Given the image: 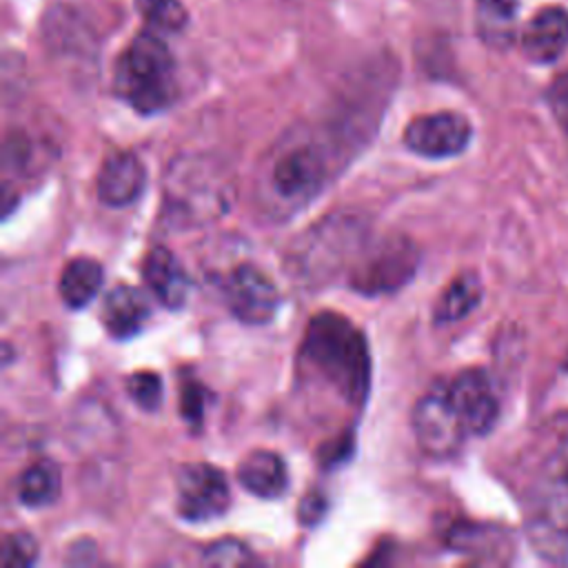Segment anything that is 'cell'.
Returning <instances> with one entry per match:
<instances>
[{"mask_svg": "<svg viewBox=\"0 0 568 568\" xmlns=\"http://www.w3.org/2000/svg\"><path fill=\"white\" fill-rule=\"evenodd\" d=\"M237 481L260 499H275L288 486L284 459L268 448H255L237 464Z\"/></svg>", "mask_w": 568, "mask_h": 568, "instance_id": "e0dca14e", "label": "cell"}, {"mask_svg": "<svg viewBox=\"0 0 568 568\" xmlns=\"http://www.w3.org/2000/svg\"><path fill=\"white\" fill-rule=\"evenodd\" d=\"M473 138V126L457 111H435L413 118L404 129V144L419 158L444 160L459 155Z\"/></svg>", "mask_w": 568, "mask_h": 568, "instance_id": "30bf717a", "label": "cell"}, {"mask_svg": "<svg viewBox=\"0 0 568 568\" xmlns=\"http://www.w3.org/2000/svg\"><path fill=\"white\" fill-rule=\"evenodd\" d=\"M337 149L331 140L308 129L288 133L268 153L257 191L271 215L288 217L315 200L331 180L337 164Z\"/></svg>", "mask_w": 568, "mask_h": 568, "instance_id": "7a4b0ae2", "label": "cell"}, {"mask_svg": "<svg viewBox=\"0 0 568 568\" xmlns=\"http://www.w3.org/2000/svg\"><path fill=\"white\" fill-rule=\"evenodd\" d=\"M142 277L162 306L178 311L186 304L191 293V277L166 246H153L144 255Z\"/></svg>", "mask_w": 568, "mask_h": 568, "instance_id": "4fadbf2b", "label": "cell"}, {"mask_svg": "<svg viewBox=\"0 0 568 568\" xmlns=\"http://www.w3.org/2000/svg\"><path fill=\"white\" fill-rule=\"evenodd\" d=\"M446 544L453 552L468 555L475 561H506L513 552V541L508 530L493 524L457 521L448 528Z\"/></svg>", "mask_w": 568, "mask_h": 568, "instance_id": "2e32d148", "label": "cell"}, {"mask_svg": "<svg viewBox=\"0 0 568 568\" xmlns=\"http://www.w3.org/2000/svg\"><path fill=\"white\" fill-rule=\"evenodd\" d=\"M364 226L357 215H333L308 229L300 244L293 246L288 264L291 273L297 280L308 284L328 280L335 271L344 266V262L359 253L364 246Z\"/></svg>", "mask_w": 568, "mask_h": 568, "instance_id": "5b68a950", "label": "cell"}, {"mask_svg": "<svg viewBox=\"0 0 568 568\" xmlns=\"http://www.w3.org/2000/svg\"><path fill=\"white\" fill-rule=\"evenodd\" d=\"M231 506L226 475L206 462L182 464L175 473V510L184 521L200 524L222 517Z\"/></svg>", "mask_w": 568, "mask_h": 568, "instance_id": "ba28073f", "label": "cell"}, {"mask_svg": "<svg viewBox=\"0 0 568 568\" xmlns=\"http://www.w3.org/2000/svg\"><path fill=\"white\" fill-rule=\"evenodd\" d=\"M479 38L495 49L510 47L515 38L517 0H475Z\"/></svg>", "mask_w": 568, "mask_h": 568, "instance_id": "d6986e66", "label": "cell"}, {"mask_svg": "<svg viewBox=\"0 0 568 568\" xmlns=\"http://www.w3.org/2000/svg\"><path fill=\"white\" fill-rule=\"evenodd\" d=\"M481 280L475 271H464L459 273L448 286L446 291L439 295L433 317L437 324H448V322H457L462 317H466L473 308H477V304L481 302Z\"/></svg>", "mask_w": 568, "mask_h": 568, "instance_id": "ffe728a7", "label": "cell"}, {"mask_svg": "<svg viewBox=\"0 0 568 568\" xmlns=\"http://www.w3.org/2000/svg\"><path fill=\"white\" fill-rule=\"evenodd\" d=\"M129 399L146 413H153L162 404V377L153 371H135L124 382Z\"/></svg>", "mask_w": 568, "mask_h": 568, "instance_id": "603a6c76", "label": "cell"}, {"mask_svg": "<svg viewBox=\"0 0 568 568\" xmlns=\"http://www.w3.org/2000/svg\"><path fill=\"white\" fill-rule=\"evenodd\" d=\"M222 295L231 315L248 326L271 322L280 308L275 282L255 264H237L224 277Z\"/></svg>", "mask_w": 568, "mask_h": 568, "instance_id": "9c48e42d", "label": "cell"}, {"mask_svg": "<svg viewBox=\"0 0 568 568\" xmlns=\"http://www.w3.org/2000/svg\"><path fill=\"white\" fill-rule=\"evenodd\" d=\"M546 100H548L555 122L559 124V129L566 138V144H568V71H564L561 75H557L552 80V84L548 87Z\"/></svg>", "mask_w": 568, "mask_h": 568, "instance_id": "4316f807", "label": "cell"}, {"mask_svg": "<svg viewBox=\"0 0 568 568\" xmlns=\"http://www.w3.org/2000/svg\"><path fill=\"white\" fill-rule=\"evenodd\" d=\"M322 513H324V497L322 495H308L300 504V519L306 521V524L317 521L322 517Z\"/></svg>", "mask_w": 568, "mask_h": 568, "instance_id": "83f0119b", "label": "cell"}, {"mask_svg": "<svg viewBox=\"0 0 568 568\" xmlns=\"http://www.w3.org/2000/svg\"><path fill=\"white\" fill-rule=\"evenodd\" d=\"M566 368H568V359H566Z\"/></svg>", "mask_w": 568, "mask_h": 568, "instance_id": "f1b7e54d", "label": "cell"}, {"mask_svg": "<svg viewBox=\"0 0 568 568\" xmlns=\"http://www.w3.org/2000/svg\"><path fill=\"white\" fill-rule=\"evenodd\" d=\"M209 402L206 386L195 377H184L180 384V415L191 428H200Z\"/></svg>", "mask_w": 568, "mask_h": 568, "instance_id": "cb8c5ba5", "label": "cell"}, {"mask_svg": "<svg viewBox=\"0 0 568 568\" xmlns=\"http://www.w3.org/2000/svg\"><path fill=\"white\" fill-rule=\"evenodd\" d=\"M300 366L308 384L333 393L342 404L362 408L371 388V357L364 333L342 313L322 311L306 324Z\"/></svg>", "mask_w": 568, "mask_h": 568, "instance_id": "6da1fadb", "label": "cell"}, {"mask_svg": "<svg viewBox=\"0 0 568 568\" xmlns=\"http://www.w3.org/2000/svg\"><path fill=\"white\" fill-rule=\"evenodd\" d=\"M419 266V248L404 233L364 244L348 266V286L364 297H379L408 284Z\"/></svg>", "mask_w": 568, "mask_h": 568, "instance_id": "8992f818", "label": "cell"}, {"mask_svg": "<svg viewBox=\"0 0 568 568\" xmlns=\"http://www.w3.org/2000/svg\"><path fill=\"white\" fill-rule=\"evenodd\" d=\"M144 184L146 171L140 158L131 151H115L104 158L98 171L95 191L102 204L111 209H122L140 197Z\"/></svg>", "mask_w": 568, "mask_h": 568, "instance_id": "7c38bea8", "label": "cell"}, {"mask_svg": "<svg viewBox=\"0 0 568 568\" xmlns=\"http://www.w3.org/2000/svg\"><path fill=\"white\" fill-rule=\"evenodd\" d=\"M38 541L29 532H11L2 541V566H33Z\"/></svg>", "mask_w": 568, "mask_h": 568, "instance_id": "484cf974", "label": "cell"}, {"mask_svg": "<svg viewBox=\"0 0 568 568\" xmlns=\"http://www.w3.org/2000/svg\"><path fill=\"white\" fill-rule=\"evenodd\" d=\"M113 89L133 111L153 115L178 98L175 60L155 29H144L122 49L113 71Z\"/></svg>", "mask_w": 568, "mask_h": 568, "instance_id": "277c9868", "label": "cell"}, {"mask_svg": "<svg viewBox=\"0 0 568 568\" xmlns=\"http://www.w3.org/2000/svg\"><path fill=\"white\" fill-rule=\"evenodd\" d=\"M146 27L155 31H182L189 22V13L180 0H135Z\"/></svg>", "mask_w": 568, "mask_h": 568, "instance_id": "7402d4cb", "label": "cell"}, {"mask_svg": "<svg viewBox=\"0 0 568 568\" xmlns=\"http://www.w3.org/2000/svg\"><path fill=\"white\" fill-rule=\"evenodd\" d=\"M62 475L58 464L49 459L33 462L18 477V499L27 508H44L60 495Z\"/></svg>", "mask_w": 568, "mask_h": 568, "instance_id": "44dd1931", "label": "cell"}, {"mask_svg": "<svg viewBox=\"0 0 568 568\" xmlns=\"http://www.w3.org/2000/svg\"><path fill=\"white\" fill-rule=\"evenodd\" d=\"M568 49V11L564 7L539 9L526 24L521 51L537 64L555 62Z\"/></svg>", "mask_w": 568, "mask_h": 568, "instance_id": "5bb4252c", "label": "cell"}, {"mask_svg": "<svg viewBox=\"0 0 568 568\" xmlns=\"http://www.w3.org/2000/svg\"><path fill=\"white\" fill-rule=\"evenodd\" d=\"M410 426L419 450L433 459L453 457L462 448L464 437L468 435L446 395V384L426 390L415 402L410 413Z\"/></svg>", "mask_w": 568, "mask_h": 568, "instance_id": "52a82bcc", "label": "cell"}, {"mask_svg": "<svg viewBox=\"0 0 568 568\" xmlns=\"http://www.w3.org/2000/svg\"><path fill=\"white\" fill-rule=\"evenodd\" d=\"M102 280H104V271L98 260L84 257V255L73 257L64 264L60 273L58 293L69 308H82L98 295Z\"/></svg>", "mask_w": 568, "mask_h": 568, "instance_id": "ac0fdd59", "label": "cell"}, {"mask_svg": "<svg viewBox=\"0 0 568 568\" xmlns=\"http://www.w3.org/2000/svg\"><path fill=\"white\" fill-rule=\"evenodd\" d=\"M446 395L468 435H486L499 417V399L490 377L479 368L462 371L446 384Z\"/></svg>", "mask_w": 568, "mask_h": 568, "instance_id": "8fae6325", "label": "cell"}, {"mask_svg": "<svg viewBox=\"0 0 568 568\" xmlns=\"http://www.w3.org/2000/svg\"><path fill=\"white\" fill-rule=\"evenodd\" d=\"M235 200L229 166L206 153L175 155L162 178L160 215L169 229L186 231L222 217Z\"/></svg>", "mask_w": 568, "mask_h": 568, "instance_id": "3957f363", "label": "cell"}, {"mask_svg": "<svg viewBox=\"0 0 568 568\" xmlns=\"http://www.w3.org/2000/svg\"><path fill=\"white\" fill-rule=\"evenodd\" d=\"M151 315V306L146 295L129 284L113 286L102 306H100V320L106 333L115 339H129L142 331Z\"/></svg>", "mask_w": 568, "mask_h": 568, "instance_id": "9a60e30c", "label": "cell"}, {"mask_svg": "<svg viewBox=\"0 0 568 568\" xmlns=\"http://www.w3.org/2000/svg\"><path fill=\"white\" fill-rule=\"evenodd\" d=\"M202 561L209 566H246L253 561L251 548L235 539V537H224L206 546L202 552Z\"/></svg>", "mask_w": 568, "mask_h": 568, "instance_id": "d4e9b609", "label": "cell"}]
</instances>
